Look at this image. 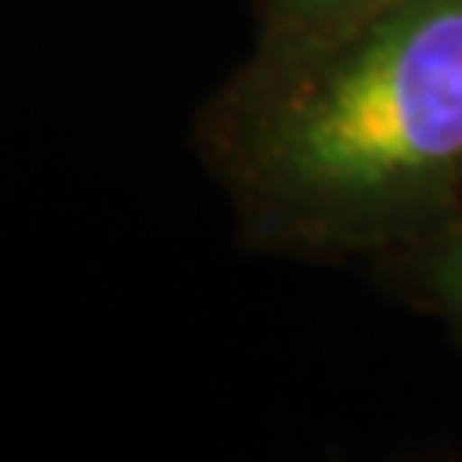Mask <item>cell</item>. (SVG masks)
Here are the masks:
<instances>
[{
  "mask_svg": "<svg viewBox=\"0 0 462 462\" xmlns=\"http://www.w3.org/2000/svg\"><path fill=\"white\" fill-rule=\"evenodd\" d=\"M189 139L243 251L397 263L462 197V0H378L254 39Z\"/></svg>",
  "mask_w": 462,
  "mask_h": 462,
  "instance_id": "6da1fadb",
  "label": "cell"
},
{
  "mask_svg": "<svg viewBox=\"0 0 462 462\" xmlns=\"http://www.w3.org/2000/svg\"><path fill=\"white\" fill-rule=\"evenodd\" d=\"M397 263H404V270L412 273V289L424 297V305L443 316L462 339V197L420 247Z\"/></svg>",
  "mask_w": 462,
  "mask_h": 462,
  "instance_id": "7a4b0ae2",
  "label": "cell"
},
{
  "mask_svg": "<svg viewBox=\"0 0 462 462\" xmlns=\"http://www.w3.org/2000/svg\"><path fill=\"white\" fill-rule=\"evenodd\" d=\"M370 5H378V0H251L254 39L320 32V27L358 16Z\"/></svg>",
  "mask_w": 462,
  "mask_h": 462,
  "instance_id": "3957f363",
  "label": "cell"
}]
</instances>
